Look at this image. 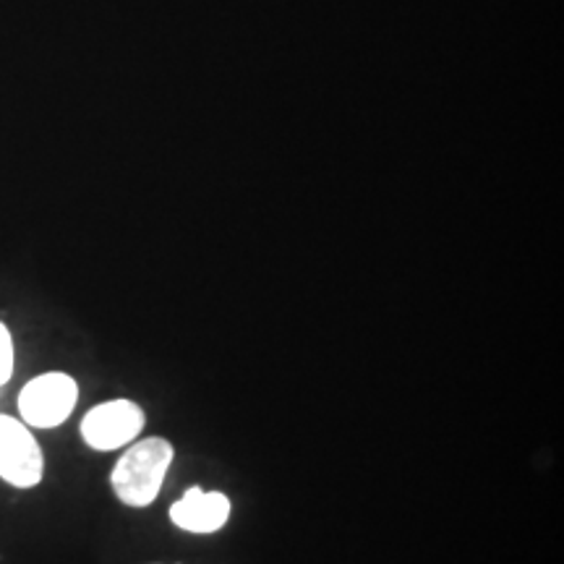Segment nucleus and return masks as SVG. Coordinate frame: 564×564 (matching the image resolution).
<instances>
[{
	"label": "nucleus",
	"mask_w": 564,
	"mask_h": 564,
	"mask_svg": "<svg viewBox=\"0 0 564 564\" xmlns=\"http://www.w3.org/2000/svg\"><path fill=\"white\" fill-rule=\"evenodd\" d=\"M230 499L223 491H204L192 486L171 507V520L188 533H215L228 523Z\"/></svg>",
	"instance_id": "nucleus-5"
},
{
	"label": "nucleus",
	"mask_w": 564,
	"mask_h": 564,
	"mask_svg": "<svg viewBox=\"0 0 564 564\" xmlns=\"http://www.w3.org/2000/svg\"><path fill=\"white\" fill-rule=\"evenodd\" d=\"M79 400V387L68 373H40L26 382L19 394V411L24 423L37 429H55L74 413Z\"/></svg>",
	"instance_id": "nucleus-2"
},
{
	"label": "nucleus",
	"mask_w": 564,
	"mask_h": 564,
	"mask_svg": "<svg viewBox=\"0 0 564 564\" xmlns=\"http://www.w3.org/2000/svg\"><path fill=\"white\" fill-rule=\"evenodd\" d=\"M144 429V411L133 400H108L84 415L82 436L91 449L110 453L137 442Z\"/></svg>",
	"instance_id": "nucleus-4"
},
{
	"label": "nucleus",
	"mask_w": 564,
	"mask_h": 564,
	"mask_svg": "<svg viewBox=\"0 0 564 564\" xmlns=\"http://www.w3.org/2000/svg\"><path fill=\"white\" fill-rule=\"evenodd\" d=\"M13 373V340L9 327L0 322V384H6Z\"/></svg>",
	"instance_id": "nucleus-6"
},
{
	"label": "nucleus",
	"mask_w": 564,
	"mask_h": 564,
	"mask_svg": "<svg viewBox=\"0 0 564 564\" xmlns=\"http://www.w3.org/2000/svg\"><path fill=\"white\" fill-rule=\"evenodd\" d=\"M175 460L173 444L162 436L139 440L126 449L110 474L116 497L129 507H150Z\"/></svg>",
	"instance_id": "nucleus-1"
},
{
	"label": "nucleus",
	"mask_w": 564,
	"mask_h": 564,
	"mask_svg": "<svg viewBox=\"0 0 564 564\" xmlns=\"http://www.w3.org/2000/svg\"><path fill=\"white\" fill-rule=\"evenodd\" d=\"M45 474V457L26 423L0 415V478L17 489H32Z\"/></svg>",
	"instance_id": "nucleus-3"
}]
</instances>
